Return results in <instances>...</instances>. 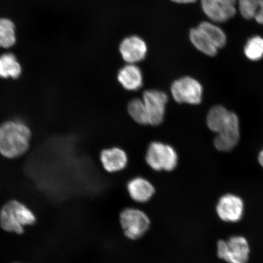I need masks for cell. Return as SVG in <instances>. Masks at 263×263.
I'll return each mask as SVG.
<instances>
[{
  "label": "cell",
  "instance_id": "obj_1",
  "mask_svg": "<svg viewBox=\"0 0 263 263\" xmlns=\"http://www.w3.org/2000/svg\"><path fill=\"white\" fill-rule=\"evenodd\" d=\"M32 132L22 121L11 120L0 123V155L8 159L24 156L30 147Z\"/></svg>",
  "mask_w": 263,
  "mask_h": 263
},
{
  "label": "cell",
  "instance_id": "obj_2",
  "mask_svg": "<svg viewBox=\"0 0 263 263\" xmlns=\"http://www.w3.org/2000/svg\"><path fill=\"white\" fill-rule=\"evenodd\" d=\"M35 221L34 214L18 200H9L0 210V226L8 232L22 234L25 227L34 224Z\"/></svg>",
  "mask_w": 263,
  "mask_h": 263
},
{
  "label": "cell",
  "instance_id": "obj_3",
  "mask_svg": "<svg viewBox=\"0 0 263 263\" xmlns=\"http://www.w3.org/2000/svg\"><path fill=\"white\" fill-rule=\"evenodd\" d=\"M216 254L227 263H248L251 246L242 235H233L228 239H219L216 244Z\"/></svg>",
  "mask_w": 263,
  "mask_h": 263
},
{
  "label": "cell",
  "instance_id": "obj_4",
  "mask_svg": "<svg viewBox=\"0 0 263 263\" xmlns=\"http://www.w3.org/2000/svg\"><path fill=\"white\" fill-rule=\"evenodd\" d=\"M146 162L151 168L157 172H172L178 163V155L174 148L161 141H153L148 146Z\"/></svg>",
  "mask_w": 263,
  "mask_h": 263
},
{
  "label": "cell",
  "instance_id": "obj_5",
  "mask_svg": "<svg viewBox=\"0 0 263 263\" xmlns=\"http://www.w3.org/2000/svg\"><path fill=\"white\" fill-rule=\"evenodd\" d=\"M119 219L124 235L131 240L142 238L151 228L149 216L143 210L135 207H127L122 210Z\"/></svg>",
  "mask_w": 263,
  "mask_h": 263
},
{
  "label": "cell",
  "instance_id": "obj_6",
  "mask_svg": "<svg viewBox=\"0 0 263 263\" xmlns=\"http://www.w3.org/2000/svg\"><path fill=\"white\" fill-rule=\"evenodd\" d=\"M174 100L179 104L197 105L201 103L203 87L195 78L183 77L174 81L170 88Z\"/></svg>",
  "mask_w": 263,
  "mask_h": 263
},
{
  "label": "cell",
  "instance_id": "obj_7",
  "mask_svg": "<svg viewBox=\"0 0 263 263\" xmlns=\"http://www.w3.org/2000/svg\"><path fill=\"white\" fill-rule=\"evenodd\" d=\"M201 9L209 21L222 24L238 12V0H200Z\"/></svg>",
  "mask_w": 263,
  "mask_h": 263
},
{
  "label": "cell",
  "instance_id": "obj_8",
  "mask_svg": "<svg viewBox=\"0 0 263 263\" xmlns=\"http://www.w3.org/2000/svg\"><path fill=\"white\" fill-rule=\"evenodd\" d=\"M215 209L216 215L221 221L234 223L241 221L244 216L245 204L241 197L228 193L220 197Z\"/></svg>",
  "mask_w": 263,
  "mask_h": 263
},
{
  "label": "cell",
  "instance_id": "obj_9",
  "mask_svg": "<svg viewBox=\"0 0 263 263\" xmlns=\"http://www.w3.org/2000/svg\"><path fill=\"white\" fill-rule=\"evenodd\" d=\"M142 100L147 111L148 123L157 126L163 122L165 117L168 97L165 92L156 89L144 91Z\"/></svg>",
  "mask_w": 263,
  "mask_h": 263
},
{
  "label": "cell",
  "instance_id": "obj_10",
  "mask_svg": "<svg viewBox=\"0 0 263 263\" xmlns=\"http://www.w3.org/2000/svg\"><path fill=\"white\" fill-rule=\"evenodd\" d=\"M239 123L237 115L230 111L226 123L216 133L214 144L219 151L229 152L233 149L239 140Z\"/></svg>",
  "mask_w": 263,
  "mask_h": 263
},
{
  "label": "cell",
  "instance_id": "obj_11",
  "mask_svg": "<svg viewBox=\"0 0 263 263\" xmlns=\"http://www.w3.org/2000/svg\"><path fill=\"white\" fill-rule=\"evenodd\" d=\"M119 52L126 64H137L146 58L147 45L146 41L139 35L127 36L120 42Z\"/></svg>",
  "mask_w": 263,
  "mask_h": 263
},
{
  "label": "cell",
  "instance_id": "obj_12",
  "mask_svg": "<svg viewBox=\"0 0 263 263\" xmlns=\"http://www.w3.org/2000/svg\"><path fill=\"white\" fill-rule=\"evenodd\" d=\"M100 162L104 170L107 172L117 173L127 166L128 156L126 151L122 148L111 147L101 151Z\"/></svg>",
  "mask_w": 263,
  "mask_h": 263
},
{
  "label": "cell",
  "instance_id": "obj_13",
  "mask_svg": "<svg viewBox=\"0 0 263 263\" xmlns=\"http://www.w3.org/2000/svg\"><path fill=\"white\" fill-rule=\"evenodd\" d=\"M128 195L137 203L149 202L156 193L155 187L149 180L142 177H136L127 183Z\"/></svg>",
  "mask_w": 263,
  "mask_h": 263
},
{
  "label": "cell",
  "instance_id": "obj_14",
  "mask_svg": "<svg viewBox=\"0 0 263 263\" xmlns=\"http://www.w3.org/2000/svg\"><path fill=\"white\" fill-rule=\"evenodd\" d=\"M117 80L124 89L136 91L143 86V72L137 64H126L118 71Z\"/></svg>",
  "mask_w": 263,
  "mask_h": 263
},
{
  "label": "cell",
  "instance_id": "obj_15",
  "mask_svg": "<svg viewBox=\"0 0 263 263\" xmlns=\"http://www.w3.org/2000/svg\"><path fill=\"white\" fill-rule=\"evenodd\" d=\"M238 10L247 21L263 25V0H238Z\"/></svg>",
  "mask_w": 263,
  "mask_h": 263
},
{
  "label": "cell",
  "instance_id": "obj_16",
  "mask_svg": "<svg viewBox=\"0 0 263 263\" xmlns=\"http://www.w3.org/2000/svg\"><path fill=\"white\" fill-rule=\"evenodd\" d=\"M189 39L194 47L207 57H214L218 54L219 49L197 26L190 29Z\"/></svg>",
  "mask_w": 263,
  "mask_h": 263
},
{
  "label": "cell",
  "instance_id": "obj_17",
  "mask_svg": "<svg viewBox=\"0 0 263 263\" xmlns=\"http://www.w3.org/2000/svg\"><path fill=\"white\" fill-rule=\"evenodd\" d=\"M214 45L218 49L224 47L228 42V37L223 29L211 21H203L197 26Z\"/></svg>",
  "mask_w": 263,
  "mask_h": 263
},
{
  "label": "cell",
  "instance_id": "obj_18",
  "mask_svg": "<svg viewBox=\"0 0 263 263\" xmlns=\"http://www.w3.org/2000/svg\"><path fill=\"white\" fill-rule=\"evenodd\" d=\"M22 74V67L14 54L0 55V78L17 79Z\"/></svg>",
  "mask_w": 263,
  "mask_h": 263
},
{
  "label": "cell",
  "instance_id": "obj_19",
  "mask_svg": "<svg viewBox=\"0 0 263 263\" xmlns=\"http://www.w3.org/2000/svg\"><path fill=\"white\" fill-rule=\"evenodd\" d=\"M230 111L221 105L213 107L206 117V124L210 130L218 133L229 117Z\"/></svg>",
  "mask_w": 263,
  "mask_h": 263
},
{
  "label": "cell",
  "instance_id": "obj_20",
  "mask_svg": "<svg viewBox=\"0 0 263 263\" xmlns=\"http://www.w3.org/2000/svg\"><path fill=\"white\" fill-rule=\"evenodd\" d=\"M127 111L135 122L140 125H149L147 111L142 98H134L127 104Z\"/></svg>",
  "mask_w": 263,
  "mask_h": 263
},
{
  "label": "cell",
  "instance_id": "obj_21",
  "mask_svg": "<svg viewBox=\"0 0 263 263\" xmlns=\"http://www.w3.org/2000/svg\"><path fill=\"white\" fill-rule=\"evenodd\" d=\"M15 42L14 23L8 18H0V48H11Z\"/></svg>",
  "mask_w": 263,
  "mask_h": 263
},
{
  "label": "cell",
  "instance_id": "obj_22",
  "mask_svg": "<svg viewBox=\"0 0 263 263\" xmlns=\"http://www.w3.org/2000/svg\"><path fill=\"white\" fill-rule=\"evenodd\" d=\"M244 53L250 61L261 60L263 58V37L258 35L250 37L246 43Z\"/></svg>",
  "mask_w": 263,
  "mask_h": 263
},
{
  "label": "cell",
  "instance_id": "obj_23",
  "mask_svg": "<svg viewBox=\"0 0 263 263\" xmlns=\"http://www.w3.org/2000/svg\"><path fill=\"white\" fill-rule=\"evenodd\" d=\"M171 1L178 5H190L193 4L199 0H171Z\"/></svg>",
  "mask_w": 263,
  "mask_h": 263
},
{
  "label": "cell",
  "instance_id": "obj_24",
  "mask_svg": "<svg viewBox=\"0 0 263 263\" xmlns=\"http://www.w3.org/2000/svg\"><path fill=\"white\" fill-rule=\"evenodd\" d=\"M258 162L260 165L263 167V149L259 154Z\"/></svg>",
  "mask_w": 263,
  "mask_h": 263
}]
</instances>
